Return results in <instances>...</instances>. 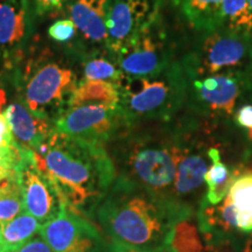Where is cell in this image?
<instances>
[{
    "label": "cell",
    "instance_id": "cell-1",
    "mask_svg": "<svg viewBox=\"0 0 252 252\" xmlns=\"http://www.w3.org/2000/svg\"><path fill=\"white\" fill-rule=\"evenodd\" d=\"M33 156L68 209L89 220L117 178L105 144L77 139L56 128Z\"/></svg>",
    "mask_w": 252,
    "mask_h": 252
},
{
    "label": "cell",
    "instance_id": "cell-2",
    "mask_svg": "<svg viewBox=\"0 0 252 252\" xmlns=\"http://www.w3.org/2000/svg\"><path fill=\"white\" fill-rule=\"evenodd\" d=\"M94 217L109 239L141 250L161 252L168 250L173 224L188 216L150 191L116 178Z\"/></svg>",
    "mask_w": 252,
    "mask_h": 252
},
{
    "label": "cell",
    "instance_id": "cell-3",
    "mask_svg": "<svg viewBox=\"0 0 252 252\" xmlns=\"http://www.w3.org/2000/svg\"><path fill=\"white\" fill-rule=\"evenodd\" d=\"M126 127L106 144L117 178L172 203L179 153L178 125ZM174 206V204H173ZM175 207V206H174Z\"/></svg>",
    "mask_w": 252,
    "mask_h": 252
},
{
    "label": "cell",
    "instance_id": "cell-4",
    "mask_svg": "<svg viewBox=\"0 0 252 252\" xmlns=\"http://www.w3.org/2000/svg\"><path fill=\"white\" fill-rule=\"evenodd\" d=\"M11 77L18 98L34 115L55 123L81 81L80 56L74 48L59 52L30 43Z\"/></svg>",
    "mask_w": 252,
    "mask_h": 252
},
{
    "label": "cell",
    "instance_id": "cell-5",
    "mask_svg": "<svg viewBox=\"0 0 252 252\" xmlns=\"http://www.w3.org/2000/svg\"><path fill=\"white\" fill-rule=\"evenodd\" d=\"M119 110L127 127L169 123L187 104L188 77L181 61L150 76H124L118 83Z\"/></svg>",
    "mask_w": 252,
    "mask_h": 252
},
{
    "label": "cell",
    "instance_id": "cell-6",
    "mask_svg": "<svg viewBox=\"0 0 252 252\" xmlns=\"http://www.w3.org/2000/svg\"><path fill=\"white\" fill-rule=\"evenodd\" d=\"M188 80L212 75H236L252 81V37L220 26L202 33L181 60Z\"/></svg>",
    "mask_w": 252,
    "mask_h": 252
},
{
    "label": "cell",
    "instance_id": "cell-7",
    "mask_svg": "<svg viewBox=\"0 0 252 252\" xmlns=\"http://www.w3.org/2000/svg\"><path fill=\"white\" fill-rule=\"evenodd\" d=\"M179 153L172 202L186 216H195L204 197V176L210 166V141L195 119L178 125Z\"/></svg>",
    "mask_w": 252,
    "mask_h": 252
},
{
    "label": "cell",
    "instance_id": "cell-8",
    "mask_svg": "<svg viewBox=\"0 0 252 252\" xmlns=\"http://www.w3.org/2000/svg\"><path fill=\"white\" fill-rule=\"evenodd\" d=\"M250 89L252 81L236 75L193 78L188 80L187 104L195 115L206 121L229 122L239 99Z\"/></svg>",
    "mask_w": 252,
    "mask_h": 252
},
{
    "label": "cell",
    "instance_id": "cell-9",
    "mask_svg": "<svg viewBox=\"0 0 252 252\" xmlns=\"http://www.w3.org/2000/svg\"><path fill=\"white\" fill-rule=\"evenodd\" d=\"M173 55L174 48L161 17L113 54L119 69L128 77L158 74L175 61Z\"/></svg>",
    "mask_w": 252,
    "mask_h": 252
},
{
    "label": "cell",
    "instance_id": "cell-10",
    "mask_svg": "<svg viewBox=\"0 0 252 252\" xmlns=\"http://www.w3.org/2000/svg\"><path fill=\"white\" fill-rule=\"evenodd\" d=\"M54 126L70 137L105 145L127 127L119 106L88 100L69 102Z\"/></svg>",
    "mask_w": 252,
    "mask_h": 252
},
{
    "label": "cell",
    "instance_id": "cell-11",
    "mask_svg": "<svg viewBox=\"0 0 252 252\" xmlns=\"http://www.w3.org/2000/svg\"><path fill=\"white\" fill-rule=\"evenodd\" d=\"M30 0H0V75H12L34 32Z\"/></svg>",
    "mask_w": 252,
    "mask_h": 252
},
{
    "label": "cell",
    "instance_id": "cell-12",
    "mask_svg": "<svg viewBox=\"0 0 252 252\" xmlns=\"http://www.w3.org/2000/svg\"><path fill=\"white\" fill-rule=\"evenodd\" d=\"M39 235L53 252H103L105 242L96 225L67 207L40 226Z\"/></svg>",
    "mask_w": 252,
    "mask_h": 252
},
{
    "label": "cell",
    "instance_id": "cell-13",
    "mask_svg": "<svg viewBox=\"0 0 252 252\" xmlns=\"http://www.w3.org/2000/svg\"><path fill=\"white\" fill-rule=\"evenodd\" d=\"M163 0H112L108 20V50L116 54L127 41L159 19Z\"/></svg>",
    "mask_w": 252,
    "mask_h": 252
},
{
    "label": "cell",
    "instance_id": "cell-14",
    "mask_svg": "<svg viewBox=\"0 0 252 252\" xmlns=\"http://www.w3.org/2000/svg\"><path fill=\"white\" fill-rule=\"evenodd\" d=\"M112 0H67L64 8L77 30L70 43L78 55L108 50V20Z\"/></svg>",
    "mask_w": 252,
    "mask_h": 252
},
{
    "label": "cell",
    "instance_id": "cell-15",
    "mask_svg": "<svg viewBox=\"0 0 252 252\" xmlns=\"http://www.w3.org/2000/svg\"><path fill=\"white\" fill-rule=\"evenodd\" d=\"M19 175L23 188L24 209L35 217L41 225L55 219L63 208L67 207L54 184L35 166L33 152L19 166Z\"/></svg>",
    "mask_w": 252,
    "mask_h": 252
},
{
    "label": "cell",
    "instance_id": "cell-16",
    "mask_svg": "<svg viewBox=\"0 0 252 252\" xmlns=\"http://www.w3.org/2000/svg\"><path fill=\"white\" fill-rule=\"evenodd\" d=\"M196 220L204 244L212 250L234 247L235 242L244 235L238 229L237 209L229 195L216 204L207 202L203 197L196 210Z\"/></svg>",
    "mask_w": 252,
    "mask_h": 252
},
{
    "label": "cell",
    "instance_id": "cell-17",
    "mask_svg": "<svg viewBox=\"0 0 252 252\" xmlns=\"http://www.w3.org/2000/svg\"><path fill=\"white\" fill-rule=\"evenodd\" d=\"M4 113L15 143L24 150L36 151L55 130L54 123L34 115L19 98L9 103Z\"/></svg>",
    "mask_w": 252,
    "mask_h": 252
},
{
    "label": "cell",
    "instance_id": "cell-18",
    "mask_svg": "<svg viewBox=\"0 0 252 252\" xmlns=\"http://www.w3.org/2000/svg\"><path fill=\"white\" fill-rule=\"evenodd\" d=\"M195 30L206 33L222 26L223 0H173Z\"/></svg>",
    "mask_w": 252,
    "mask_h": 252
},
{
    "label": "cell",
    "instance_id": "cell-19",
    "mask_svg": "<svg viewBox=\"0 0 252 252\" xmlns=\"http://www.w3.org/2000/svg\"><path fill=\"white\" fill-rule=\"evenodd\" d=\"M208 154L210 158V166L204 176V184L207 185L204 200L212 204H216L229 194L230 187L237 175L234 169H230L222 161L220 152L216 144L210 147Z\"/></svg>",
    "mask_w": 252,
    "mask_h": 252
},
{
    "label": "cell",
    "instance_id": "cell-20",
    "mask_svg": "<svg viewBox=\"0 0 252 252\" xmlns=\"http://www.w3.org/2000/svg\"><path fill=\"white\" fill-rule=\"evenodd\" d=\"M81 81H106L118 84L124 74L119 69L117 61L109 50H100L81 54Z\"/></svg>",
    "mask_w": 252,
    "mask_h": 252
},
{
    "label": "cell",
    "instance_id": "cell-21",
    "mask_svg": "<svg viewBox=\"0 0 252 252\" xmlns=\"http://www.w3.org/2000/svg\"><path fill=\"white\" fill-rule=\"evenodd\" d=\"M40 226L39 220L24 210L14 219L0 224V230H1L0 250L4 252L18 251L27 242L35 237L36 232L40 231Z\"/></svg>",
    "mask_w": 252,
    "mask_h": 252
},
{
    "label": "cell",
    "instance_id": "cell-22",
    "mask_svg": "<svg viewBox=\"0 0 252 252\" xmlns=\"http://www.w3.org/2000/svg\"><path fill=\"white\" fill-rule=\"evenodd\" d=\"M167 247L171 252H207V245L198 230L196 216L176 220L173 224Z\"/></svg>",
    "mask_w": 252,
    "mask_h": 252
},
{
    "label": "cell",
    "instance_id": "cell-23",
    "mask_svg": "<svg viewBox=\"0 0 252 252\" xmlns=\"http://www.w3.org/2000/svg\"><path fill=\"white\" fill-rule=\"evenodd\" d=\"M24 196L19 167L0 182V224L8 222L24 212Z\"/></svg>",
    "mask_w": 252,
    "mask_h": 252
},
{
    "label": "cell",
    "instance_id": "cell-24",
    "mask_svg": "<svg viewBox=\"0 0 252 252\" xmlns=\"http://www.w3.org/2000/svg\"><path fill=\"white\" fill-rule=\"evenodd\" d=\"M222 26L252 37V7L249 0H223Z\"/></svg>",
    "mask_w": 252,
    "mask_h": 252
},
{
    "label": "cell",
    "instance_id": "cell-25",
    "mask_svg": "<svg viewBox=\"0 0 252 252\" xmlns=\"http://www.w3.org/2000/svg\"><path fill=\"white\" fill-rule=\"evenodd\" d=\"M84 100L119 106L118 84L106 81L80 82L69 102H84Z\"/></svg>",
    "mask_w": 252,
    "mask_h": 252
},
{
    "label": "cell",
    "instance_id": "cell-26",
    "mask_svg": "<svg viewBox=\"0 0 252 252\" xmlns=\"http://www.w3.org/2000/svg\"><path fill=\"white\" fill-rule=\"evenodd\" d=\"M228 195L238 212H252V173L236 176Z\"/></svg>",
    "mask_w": 252,
    "mask_h": 252
},
{
    "label": "cell",
    "instance_id": "cell-27",
    "mask_svg": "<svg viewBox=\"0 0 252 252\" xmlns=\"http://www.w3.org/2000/svg\"><path fill=\"white\" fill-rule=\"evenodd\" d=\"M31 152L30 150L21 149L19 145L11 151L0 152V182L8 178Z\"/></svg>",
    "mask_w": 252,
    "mask_h": 252
},
{
    "label": "cell",
    "instance_id": "cell-28",
    "mask_svg": "<svg viewBox=\"0 0 252 252\" xmlns=\"http://www.w3.org/2000/svg\"><path fill=\"white\" fill-rule=\"evenodd\" d=\"M47 33L54 42L63 45V43H70V41L76 39L77 30L71 19L62 18L50 25Z\"/></svg>",
    "mask_w": 252,
    "mask_h": 252
},
{
    "label": "cell",
    "instance_id": "cell-29",
    "mask_svg": "<svg viewBox=\"0 0 252 252\" xmlns=\"http://www.w3.org/2000/svg\"><path fill=\"white\" fill-rule=\"evenodd\" d=\"M232 122L245 131L249 141L252 143V104L247 103L239 105L234 113Z\"/></svg>",
    "mask_w": 252,
    "mask_h": 252
},
{
    "label": "cell",
    "instance_id": "cell-30",
    "mask_svg": "<svg viewBox=\"0 0 252 252\" xmlns=\"http://www.w3.org/2000/svg\"><path fill=\"white\" fill-rule=\"evenodd\" d=\"M34 17L40 18L46 14L61 11L67 0H30Z\"/></svg>",
    "mask_w": 252,
    "mask_h": 252
},
{
    "label": "cell",
    "instance_id": "cell-31",
    "mask_svg": "<svg viewBox=\"0 0 252 252\" xmlns=\"http://www.w3.org/2000/svg\"><path fill=\"white\" fill-rule=\"evenodd\" d=\"M1 109L2 108H0V152H4V151L15 149L18 144L15 143L11 127H9L5 113Z\"/></svg>",
    "mask_w": 252,
    "mask_h": 252
},
{
    "label": "cell",
    "instance_id": "cell-32",
    "mask_svg": "<svg viewBox=\"0 0 252 252\" xmlns=\"http://www.w3.org/2000/svg\"><path fill=\"white\" fill-rule=\"evenodd\" d=\"M15 252H53V250L46 243L45 239L39 235V237H33L30 242H27L24 247H21Z\"/></svg>",
    "mask_w": 252,
    "mask_h": 252
},
{
    "label": "cell",
    "instance_id": "cell-33",
    "mask_svg": "<svg viewBox=\"0 0 252 252\" xmlns=\"http://www.w3.org/2000/svg\"><path fill=\"white\" fill-rule=\"evenodd\" d=\"M105 252H153V251L141 250V249L128 247V245L122 244V243H119V242L109 239L108 243H105ZM161 252H171V251L166 250V251H161Z\"/></svg>",
    "mask_w": 252,
    "mask_h": 252
},
{
    "label": "cell",
    "instance_id": "cell-34",
    "mask_svg": "<svg viewBox=\"0 0 252 252\" xmlns=\"http://www.w3.org/2000/svg\"><path fill=\"white\" fill-rule=\"evenodd\" d=\"M237 225L242 234L252 232V212H238L237 210Z\"/></svg>",
    "mask_w": 252,
    "mask_h": 252
},
{
    "label": "cell",
    "instance_id": "cell-35",
    "mask_svg": "<svg viewBox=\"0 0 252 252\" xmlns=\"http://www.w3.org/2000/svg\"><path fill=\"white\" fill-rule=\"evenodd\" d=\"M235 252H252V232L244 234L235 242Z\"/></svg>",
    "mask_w": 252,
    "mask_h": 252
},
{
    "label": "cell",
    "instance_id": "cell-36",
    "mask_svg": "<svg viewBox=\"0 0 252 252\" xmlns=\"http://www.w3.org/2000/svg\"><path fill=\"white\" fill-rule=\"evenodd\" d=\"M6 102V93L4 90L0 88V108H2V105H4Z\"/></svg>",
    "mask_w": 252,
    "mask_h": 252
},
{
    "label": "cell",
    "instance_id": "cell-37",
    "mask_svg": "<svg viewBox=\"0 0 252 252\" xmlns=\"http://www.w3.org/2000/svg\"><path fill=\"white\" fill-rule=\"evenodd\" d=\"M250 158H251V160H252V153H251V156H250ZM241 173H252V163H251V165H250V168L245 169V171H243V172H241ZM241 173H239V174H241Z\"/></svg>",
    "mask_w": 252,
    "mask_h": 252
},
{
    "label": "cell",
    "instance_id": "cell-38",
    "mask_svg": "<svg viewBox=\"0 0 252 252\" xmlns=\"http://www.w3.org/2000/svg\"><path fill=\"white\" fill-rule=\"evenodd\" d=\"M0 242H1V230H0Z\"/></svg>",
    "mask_w": 252,
    "mask_h": 252
},
{
    "label": "cell",
    "instance_id": "cell-39",
    "mask_svg": "<svg viewBox=\"0 0 252 252\" xmlns=\"http://www.w3.org/2000/svg\"><path fill=\"white\" fill-rule=\"evenodd\" d=\"M249 1H250V5H251V7H252V0H249Z\"/></svg>",
    "mask_w": 252,
    "mask_h": 252
},
{
    "label": "cell",
    "instance_id": "cell-40",
    "mask_svg": "<svg viewBox=\"0 0 252 252\" xmlns=\"http://www.w3.org/2000/svg\"><path fill=\"white\" fill-rule=\"evenodd\" d=\"M0 252H4V251H1V250H0Z\"/></svg>",
    "mask_w": 252,
    "mask_h": 252
}]
</instances>
